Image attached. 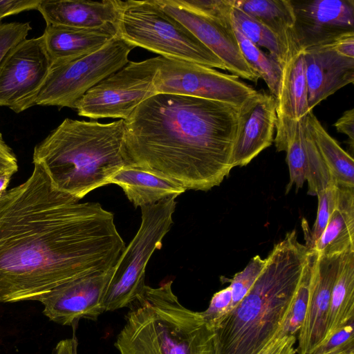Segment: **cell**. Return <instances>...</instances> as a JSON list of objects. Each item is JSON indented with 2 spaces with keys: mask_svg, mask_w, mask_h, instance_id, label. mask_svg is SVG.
<instances>
[{
  "mask_svg": "<svg viewBox=\"0 0 354 354\" xmlns=\"http://www.w3.org/2000/svg\"><path fill=\"white\" fill-rule=\"evenodd\" d=\"M124 249L111 212L58 190L35 163L0 196V302L37 301L68 281L109 270Z\"/></svg>",
  "mask_w": 354,
  "mask_h": 354,
  "instance_id": "cell-1",
  "label": "cell"
},
{
  "mask_svg": "<svg viewBox=\"0 0 354 354\" xmlns=\"http://www.w3.org/2000/svg\"><path fill=\"white\" fill-rule=\"evenodd\" d=\"M239 109L221 102L158 93L124 122L129 165L176 181L186 190L208 191L233 169Z\"/></svg>",
  "mask_w": 354,
  "mask_h": 354,
  "instance_id": "cell-2",
  "label": "cell"
},
{
  "mask_svg": "<svg viewBox=\"0 0 354 354\" xmlns=\"http://www.w3.org/2000/svg\"><path fill=\"white\" fill-rule=\"evenodd\" d=\"M308 255L295 230L274 245L253 286L215 331V354H257L279 335Z\"/></svg>",
  "mask_w": 354,
  "mask_h": 354,
  "instance_id": "cell-3",
  "label": "cell"
},
{
  "mask_svg": "<svg viewBox=\"0 0 354 354\" xmlns=\"http://www.w3.org/2000/svg\"><path fill=\"white\" fill-rule=\"evenodd\" d=\"M124 133L123 120L66 118L35 147L32 162L41 166L55 188L80 201L129 165Z\"/></svg>",
  "mask_w": 354,
  "mask_h": 354,
  "instance_id": "cell-4",
  "label": "cell"
},
{
  "mask_svg": "<svg viewBox=\"0 0 354 354\" xmlns=\"http://www.w3.org/2000/svg\"><path fill=\"white\" fill-rule=\"evenodd\" d=\"M171 285H146L128 306L115 342L120 354H215V330L181 304Z\"/></svg>",
  "mask_w": 354,
  "mask_h": 354,
  "instance_id": "cell-5",
  "label": "cell"
},
{
  "mask_svg": "<svg viewBox=\"0 0 354 354\" xmlns=\"http://www.w3.org/2000/svg\"><path fill=\"white\" fill-rule=\"evenodd\" d=\"M118 35L161 57L226 70L223 62L156 0H118Z\"/></svg>",
  "mask_w": 354,
  "mask_h": 354,
  "instance_id": "cell-6",
  "label": "cell"
},
{
  "mask_svg": "<svg viewBox=\"0 0 354 354\" xmlns=\"http://www.w3.org/2000/svg\"><path fill=\"white\" fill-rule=\"evenodd\" d=\"M174 197L141 207L140 227L113 267L104 297L105 311L128 307L143 290L145 269L152 254L160 250L173 224Z\"/></svg>",
  "mask_w": 354,
  "mask_h": 354,
  "instance_id": "cell-7",
  "label": "cell"
},
{
  "mask_svg": "<svg viewBox=\"0 0 354 354\" xmlns=\"http://www.w3.org/2000/svg\"><path fill=\"white\" fill-rule=\"evenodd\" d=\"M134 48L118 35L94 53L51 64L36 105L75 109L90 88L129 62Z\"/></svg>",
  "mask_w": 354,
  "mask_h": 354,
  "instance_id": "cell-8",
  "label": "cell"
},
{
  "mask_svg": "<svg viewBox=\"0 0 354 354\" xmlns=\"http://www.w3.org/2000/svg\"><path fill=\"white\" fill-rule=\"evenodd\" d=\"M160 56L125 66L90 88L76 103L80 116L125 120L145 100L156 95L154 79Z\"/></svg>",
  "mask_w": 354,
  "mask_h": 354,
  "instance_id": "cell-9",
  "label": "cell"
},
{
  "mask_svg": "<svg viewBox=\"0 0 354 354\" xmlns=\"http://www.w3.org/2000/svg\"><path fill=\"white\" fill-rule=\"evenodd\" d=\"M154 86L156 94L187 95L224 102L239 109L257 92L234 75L161 56Z\"/></svg>",
  "mask_w": 354,
  "mask_h": 354,
  "instance_id": "cell-10",
  "label": "cell"
},
{
  "mask_svg": "<svg viewBox=\"0 0 354 354\" xmlns=\"http://www.w3.org/2000/svg\"><path fill=\"white\" fill-rule=\"evenodd\" d=\"M50 67L43 35L12 48L0 62V106L19 113L36 105Z\"/></svg>",
  "mask_w": 354,
  "mask_h": 354,
  "instance_id": "cell-11",
  "label": "cell"
},
{
  "mask_svg": "<svg viewBox=\"0 0 354 354\" xmlns=\"http://www.w3.org/2000/svg\"><path fill=\"white\" fill-rule=\"evenodd\" d=\"M113 267L71 279L41 296L37 301L44 315L62 326H76L81 319L97 320L104 312L103 297Z\"/></svg>",
  "mask_w": 354,
  "mask_h": 354,
  "instance_id": "cell-12",
  "label": "cell"
},
{
  "mask_svg": "<svg viewBox=\"0 0 354 354\" xmlns=\"http://www.w3.org/2000/svg\"><path fill=\"white\" fill-rule=\"evenodd\" d=\"M162 9L183 24L215 54L228 71L239 77L257 83V73L243 57L232 20H223L193 11L178 0H156Z\"/></svg>",
  "mask_w": 354,
  "mask_h": 354,
  "instance_id": "cell-13",
  "label": "cell"
},
{
  "mask_svg": "<svg viewBox=\"0 0 354 354\" xmlns=\"http://www.w3.org/2000/svg\"><path fill=\"white\" fill-rule=\"evenodd\" d=\"M299 53L354 32L353 0H291Z\"/></svg>",
  "mask_w": 354,
  "mask_h": 354,
  "instance_id": "cell-14",
  "label": "cell"
},
{
  "mask_svg": "<svg viewBox=\"0 0 354 354\" xmlns=\"http://www.w3.org/2000/svg\"><path fill=\"white\" fill-rule=\"evenodd\" d=\"M274 97L258 91L239 109V120L231 163L234 167L249 164L274 142L276 129Z\"/></svg>",
  "mask_w": 354,
  "mask_h": 354,
  "instance_id": "cell-15",
  "label": "cell"
},
{
  "mask_svg": "<svg viewBox=\"0 0 354 354\" xmlns=\"http://www.w3.org/2000/svg\"><path fill=\"white\" fill-rule=\"evenodd\" d=\"M341 256L327 257L318 254L305 317L297 334L299 354H312L324 339L331 292Z\"/></svg>",
  "mask_w": 354,
  "mask_h": 354,
  "instance_id": "cell-16",
  "label": "cell"
},
{
  "mask_svg": "<svg viewBox=\"0 0 354 354\" xmlns=\"http://www.w3.org/2000/svg\"><path fill=\"white\" fill-rule=\"evenodd\" d=\"M304 118L292 124L287 136L285 151L290 182L287 185L286 193L293 184L297 191L307 181L308 194L317 196L333 182L321 154L306 127Z\"/></svg>",
  "mask_w": 354,
  "mask_h": 354,
  "instance_id": "cell-17",
  "label": "cell"
},
{
  "mask_svg": "<svg viewBox=\"0 0 354 354\" xmlns=\"http://www.w3.org/2000/svg\"><path fill=\"white\" fill-rule=\"evenodd\" d=\"M276 102V137L277 151H286V138L290 126L304 119L309 112L306 66L299 53L282 66Z\"/></svg>",
  "mask_w": 354,
  "mask_h": 354,
  "instance_id": "cell-18",
  "label": "cell"
},
{
  "mask_svg": "<svg viewBox=\"0 0 354 354\" xmlns=\"http://www.w3.org/2000/svg\"><path fill=\"white\" fill-rule=\"evenodd\" d=\"M306 66L308 102L310 111L340 88L354 82V59L325 46L301 52Z\"/></svg>",
  "mask_w": 354,
  "mask_h": 354,
  "instance_id": "cell-19",
  "label": "cell"
},
{
  "mask_svg": "<svg viewBox=\"0 0 354 354\" xmlns=\"http://www.w3.org/2000/svg\"><path fill=\"white\" fill-rule=\"evenodd\" d=\"M50 65L94 53L118 36L115 24L76 28L47 24L43 33Z\"/></svg>",
  "mask_w": 354,
  "mask_h": 354,
  "instance_id": "cell-20",
  "label": "cell"
},
{
  "mask_svg": "<svg viewBox=\"0 0 354 354\" xmlns=\"http://www.w3.org/2000/svg\"><path fill=\"white\" fill-rule=\"evenodd\" d=\"M37 10L46 25L76 28H95L115 24L118 0H41Z\"/></svg>",
  "mask_w": 354,
  "mask_h": 354,
  "instance_id": "cell-21",
  "label": "cell"
},
{
  "mask_svg": "<svg viewBox=\"0 0 354 354\" xmlns=\"http://www.w3.org/2000/svg\"><path fill=\"white\" fill-rule=\"evenodd\" d=\"M124 191L136 207L155 204L183 194L186 189L172 179L154 171L133 165H126L109 180Z\"/></svg>",
  "mask_w": 354,
  "mask_h": 354,
  "instance_id": "cell-22",
  "label": "cell"
},
{
  "mask_svg": "<svg viewBox=\"0 0 354 354\" xmlns=\"http://www.w3.org/2000/svg\"><path fill=\"white\" fill-rule=\"evenodd\" d=\"M339 187L338 198L328 224L308 250L327 257L354 251V188Z\"/></svg>",
  "mask_w": 354,
  "mask_h": 354,
  "instance_id": "cell-23",
  "label": "cell"
},
{
  "mask_svg": "<svg viewBox=\"0 0 354 354\" xmlns=\"http://www.w3.org/2000/svg\"><path fill=\"white\" fill-rule=\"evenodd\" d=\"M234 7L268 28L283 47L288 59L299 53L291 0H235Z\"/></svg>",
  "mask_w": 354,
  "mask_h": 354,
  "instance_id": "cell-24",
  "label": "cell"
},
{
  "mask_svg": "<svg viewBox=\"0 0 354 354\" xmlns=\"http://www.w3.org/2000/svg\"><path fill=\"white\" fill-rule=\"evenodd\" d=\"M354 321V251L342 254L331 292L326 333L321 344ZM318 348V347H317Z\"/></svg>",
  "mask_w": 354,
  "mask_h": 354,
  "instance_id": "cell-25",
  "label": "cell"
},
{
  "mask_svg": "<svg viewBox=\"0 0 354 354\" xmlns=\"http://www.w3.org/2000/svg\"><path fill=\"white\" fill-rule=\"evenodd\" d=\"M304 121L328 170L332 182L337 187L354 188L353 157L328 134L313 111L308 113Z\"/></svg>",
  "mask_w": 354,
  "mask_h": 354,
  "instance_id": "cell-26",
  "label": "cell"
},
{
  "mask_svg": "<svg viewBox=\"0 0 354 354\" xmlns=\"http://www.w3.org/2000/svg\"><path fill=\"white\" fill-rule=\"evenodd\" d=\"M233 26L257 47L264 48L282 66L288 60L277 37L264 25L234 7L232 12Z\"/></svg>",
  "mask_w": 354,
  "mask_h": 354,
  "instance_id": "cell-27",
  "label": "cell"
},
{
  "mask_svg": "<svg viewBox=\"0 0 354 354\" xmlns=\"http://www.w3.org/2000/svg\"><path fill=\"white\" fill-rule=\"evenodd\" d=\"M234 29L243 57L260 78L263 79L270 94L275 99L280 83L282 66L271 55L249 41L237 28L234 27Z\"/></svg>",
  "mask_w": 354,
  "mask_h": 354,
  "instance_id": "cell-28",
  "label": "cell"
},
{
  "mask_svg": "<svg viewBox=\"0 0 354 354\" xmlns=\"http://www.w3.org/2000/svg\"><path fill=\"white\" fill-rule=\"evenodd\" d=\"M318 253L308 250L307 262L291 307L279 332V335H297L305 317L312 274Z\"/></svg>",
  "mask_w": 354,
  "mask_h": 354,
  "instance_id": "cell-29",
  "label": "cell"
},
{
  "mask_svg": "<svg viewBox=\"0 0 354 354\" xmlns=\"http://www.w3.org/2000/svg\"><path fill=\"white\" fill-rule=\"evenodd\" d=\"M339 187L333 183L320 191L317 195L318 208L317 218L312 230H309L306 221L302 220V227L306 239L305 245L310 248L321 236L328 220L336 207Z\"/></svg>",
  "mask_w": 354,
  "mask_h": 354,
  "instance_id": "cell-30",
  "label": "cell"
},
{
  "mask_svg": "<svg viewBox=\"0 0 354 354\" xmlns=\"http://www.w3.org/2000/svg\"><path fill=\"white\" fill-rule=\"evenodd\" d=\"M266 261V259L256 255L250 259L242 271L236 273L231 279L228 280L230 281L229 286L232 290V309L243 299L253 286L263 271Z\"/></svg>",
  "mask_w": 354,
  "mask_h": 354,
  "instance_id": "cell-31",
  "label": "cell"
},
{
  "mask_svg": "<svg viewBox=\"0 0 354 354\" xmlns=\"http://www.w3.org/2000/svg\"><path fill=\"white\" fill-rule=\"evenodd\" d=\"M232 290L230 286L216 292L207 308L201 312L205 322L215 331L225 316L232 310Z\"/></svg>",
  "mask_w": 354,
  "mask_h": 354,
  "instance_id": "cell-32",
  "label": "cell"
},
{
  "mask_svg": "<svg viewBox=\"0 0 354 354\" xmlns=\"http://www.w3.org/2000/svg\"><path fill=\"white\" fill-rule=\"evenodd\" d=\"M186 8L207 16L232 20L235 0H178Z\"/></svg>",
  "mask_w": 354,
  "mask_h": 354,
  "instance_id": "cell-33",
  "label": "cell"
},
{
  "mask_svg": "<svg viewBox=\"0 0 354 354\" xmlns=\"http://www.w3.org/2000/svg\"><path fill=\"white\" fill-rule=\"evenodd\" d=\"M31 30L29 22L2 23L0 21V62L12 48L26 39Z\"/></svg>",
  "mask_w": 354,
  "mask_h": 354,
  "instance_id": "cell-34",
  "label": "cell"
},
{
  "mask_svg": "<svg viewBox=\"0 0 354 354\" xmlns=\"http://www.w3.org/2000/svg\"><path fill=\"white\" fill-rule=\"evenodd\" d=\"M354 321L344 326L333 335L312 354H323L335 350H354Z\"/></svg>",
  "mask_w": 354,
  "mask_h": 354,
  "instance_id": "cell-35",
  "label": "cell"
},
{
  "mask_svg": "<svg viewBox=\"0 0 354 354\" xmlns=\"http://www.w3.org/2000/svg\"><path fill=\"white\" fill-rule=\"evenodd\" d=\"M295 335H277L257 354H295Z\"/></svg>",
  "mask_w": 354,
  "mask_h": 354,
  "instance_id": "cell-36",
  "label": "cell"
},
{
  "mask_svg": "<svg viewBox=\"0 0 354 354\" xmlns=\"http://www.w3.org/2000/svg\"><path fill=\"white\" fill-rule=\"evenodd\" d=\"M17 156L12 148L6 142L0 132V178L12 176L18 171Z\"/></svg>",
  "mask_w": 354,
  "mask_h": 354,
  "instance_id": "cell-37",
  "label": "cell"
},
{
  "mask_svg": "<svg viewBox=\"0 0 354 354\" xmlns=\"http://www.w3.org/2000/svg\"><path fill=\"white\" fill-rule=\"evenodd\" d=\"M41 0H0V20L9 15L37 8Z\"/></svg>",
  "mask_w": 354,
  "mask_h": 354,
  "instance_id": "cell-38",
  "label": "cell"
},
{
  "mask_svg": "<svg viewBox=\"0 0 354 354\" xmlns=\"http://www.w3.org/2000/svg\"><path fill=\"white\" fill-rule=\"evenodd\" d=\"M324 46L341 56L354 59V32L342 34Z\"/></svg>",
  "mask_w": 354,
  "mask_h": 354,
  "instance_id": "cell-39",
  "label": "cell"
},
{
  "mask_svg": "<svg viewBox=\"0 0 354 354\" xmlns=\"http://www.w3.org/2000/svg\"><path fill=\"white\" fill-rule=\"evenodd\" d=\"M336 130L347 136L351 150L354 144V109L344 112L342 115L333 124Z\"/></svg>",
  "mask_w": 354,
  "mask_h": 354,
  "instance_id": "cell-40",
  "label": "cell"
},
{
  "mask_svg": "<svg viewBox=\"0 0 354 354\" xmlns=\"http://www.w3.org/2000/svg\"><path fill=\"white\" fill-rule=\"evenodd\" d=\"M77 340L75 335L59 341L55 348L53 354H78Z\"/></svg>",
  "mask_w": 354,
  "mask_h": 354,
  "instance_id": "cell-41",
  "label": "cell"
},
{
  "mask_svg": "<svg viewBox=\"0 0 354 354\" xmlns=\"http://www.w3.org/2000/svg\"><path fill=\"white\" fill-rule=\"evenodd\" d=\"M354 350H335L323 354H353Z\"/></svg>",
  "mask_w": 354,
  "mask_h": 354,
  "instance_id": "cell-42",
  "label": "cell"
},
{
  "mask_svg": "<svg viewBox=\"0 0 354 354\" xmlns=\"http://www.w3.org/2000/svg\"><path fill=\"white\" fill-rule=\"evenodd\" d=\"M0 21H1V20H0Z\"/></svg>",
  "mask_w": 354,
  "mask_h": 354,
  "instance_id": "cell-43",
  "label": "cell"
},
{
  "mask_svg": "<svg viewBox=\"0 0 354 354\" xmlns=\"http://www.w3.org/2000/svg\"><path fill=\"white\" fill-rule=\"evenodd\" d=\"M353 354H354V353H353Z\"/></svg>",
  "mask_w": 354,
  "mask_h": 354,
  "instance_id": "cell-44",
  "label": "cell"
}]
</instances>
